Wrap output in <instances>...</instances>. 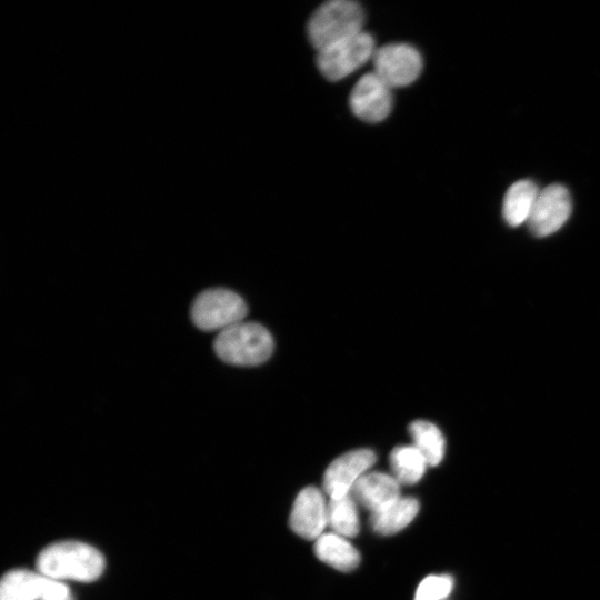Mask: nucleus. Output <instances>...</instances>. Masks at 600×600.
I'll return each instance as SVG.
<instances>
[{
  "mask_svg": "<svg viewBox=\"0 0 600 600\" xmlns=\"http://www.w3.org/2000/svg\"><path fill=\"white\" fill-rule=\"evenodd\" d=\"M37 569L54 580L91 582L104 569L103 556L94 547L80 541H60L46 547L37 558Z\"/></svg>",
  "mask_w": 600,
  "mask_h": 600,
  "instance_id": "f257e3e1",
  "label": "nucleus"
},
{
  "mask_svg": "<svg viewBox=\"0 0 600 600\" xmlns=\"http://www.w3.org/2000/svg\"><path fill=\"white\" fill-rule=\"evenodd\" d=\"M364 12L351 0H331L322 3L310 17L307 33L311 44L322 50L336 42L362 32Z\"/></svg>",
  "mask_w": 600,
  "mask_h": 600,
  "instance_id": "f03ea898",
  "label": "nucleus"
},
{
  "mask_svg": "<svg viewBox=\"0 0 600 600\" xmlns=\"http://www.w3.org/2000/svg\"><path fill=\"white\" fill-rule=\"evenodd\" d=\"M217 356L236 366H257L272 353L270 332L256 322H238L220 331L213 342Z\"/></svg>",
  "mask_w": 600,
  "mask_h": 600,
  "instance_id": "7ed1b4c3",
  "label": "nucleus"
},
{
  "mask_svg": "<svg viewBox=\"0 0 600 600\" xmlns=\"http://www.w3.org/2000/svg\"><path fill=\"white\" fill-rule=\"evenodd\" d=\"M193 323L204 331H222L247 314L243 299L228 289H208L199 293L191 306Z\"/></svg>",
  "mask_w": 600,
  "mask_h": 600,
  "instance_id": "20e7f679",
  "label": "nucleus"
},
{
  "mask_svg": "<svg viewBox=\"0 0 600 600\" xmlns=\"http://www.w3.org/2000/svg\"><path fill=\"white\" fill-rule=\"evenodd\" d=\"M374 51L372 36L362 31L318 51L317 66L326 79L338 81L363 66Z\"/></svg>",
  "mask_w": 600,
  "mask_h": 600,
  "instance_id": "39448f33",
  "label": "nucleus"
},
{
  "mask_svg": "<svg viewBox=\"0 0 600 600\" xmlns=\"http://www.w3.org/2000/svg\"><path fill=\"white\" fill-rule=\"evenodd\" d=\"M374 73L389 87H406L419 77L422 57L407 43L386 44L377 49L372 57Z\"/></svg>",
  "mask_w": 600,
  "mask_h": 600,
  "instance_id": "423d86ee",
  "label": "nucleus"
},
{
  "mask_svg": "<svg viewBox=\"0 0 600 600\" xmlns=\"http://www.w3.org/2000/svg\"><path fill=\"white\" fill-rule=\"evenodd\" d=\"M571 209V197L564 186L559 183L547 186L539 191L527 221L530 231L537 237L554 233L569 219Z\"/></svg>",
  "mask_w": 600,
  "mask_h": 600,
  "instance_id": "0eeeda50",
  "label": "nucleus"
},
{
  "mask_svg": "<svg viewBox=\"0 0 600 600\" xmlns=\"http://www.w3.org/2000/svg\"><path fill=\"white\" fill-rule=\"evenodd\" d=\"M349 103L353 114L362 121L381 122L392 109L391 87L377 73L368 72L354 84Z\"/></svg>",
  "mask_w": 600,
  "mask_h": 600,
  "instance_id": "6e6552de",
  "label": "nucleus"
},
{
  "mask_svg": "<svg viewBox=\"0 0 600 600\" xmlns=\"http://www.w3.org/2000/svg\"><path fill=\"white\" fill-rule=\"evenodd\" d=\"M376 454L358 449L334 459L323 476V489L330 498L348 494L354 483L374 464Z\"/></svg>",
  "mask_w": 600,
  "mask_h": 600,
  "instance_id": "1a4fd4ad",
  "label": "nucleus"
},
{
  "mask_svg": "<svg viewBox=\"0 0 600 600\" xmlns=\"http://www.w3.org/2000/svg\"><path fill=\"white\" fill-rule=\"evenodd\" d=\"M328 502L316 487H307L297 496L289 518L293 532L307 540H317L328 526Z\"/></svg>",
  "mask_w": 600,
  "mask_h": 600,
  "instance_id": "9d476101",
  "label": "nucleus"
},
{
  "mask_svg": "<svg viewBox=\"0 0 600 600\" xmlns=\"http://www.w3.org/2000/svg\"><path fill=\"white\" fill-rule=\"evenodd\" d=\"M357 504L371 513L400 498V483L384 472L373 471L363 474L349 492Z\"/></svg>",
  "mask_w": 600,
  "mask_h": 600,
  "instance_id": "9b49d317",
  "label": "nucleus"
},
{
  "mask_svg": "<svg viewBox=\"0 0 600 600\" xmlns=\"http://www.w3.org/2000/svg\"><path fill=\"white\" fill-rule=\"evenodd\" d=\"M317 558L339 571H351L360 562L358 550L347 538L333 533H322L314 542Z\"/></svg>",
  "mask_w": 600,
  "mask_h": 600,
  "instance_id": "f8f14e48",
  "label": "nucleus"
},
{
  "mask_svg": "<svg viewBox=\"0 0 600 600\" xmlns=\"http://www.w3.org/2000/svg\"><path fill=\"white\" fill-rule=\"evenodd\" d=\"M419 502L412 497H400L370 516V526L379 534H394L417 516Z\"/></svg>",
  "mask_w": 600,
  "mask_h": 600,
  "instance_id": "ddd939ff",
  "label": "nucleus"
},
{
  "mask_svg": "<svg viewBox=\"0 0 600 600\" xmlns=\"http://www.w3.org/2000/svg\"><path fill=\"white\" fill-rule=\"evenodd\" d=\"M48 577L23 569L6 573L0 583V600H41Z\"/></svg>",
  "mask_w": 600,
  "mask_h": 600,
  "instance_id": "4468645a",
  "label": "nucleus"
},
{
  "mask_svg": "<svg viewBox=\"0 0 600 600\" xmlns=\"http://www.w3.org/2000/svg\"><path fill=\"white\" fill-rule=\"evenodd\" d=\"M537 184L529 179L518 180L506 192L502 216L511 227L527 222L539 194Z\"/></svg>",
  "mask_w": 600,
  "mask_h": 600,
  "instance_id": "2eb2a0df",
  "label": "nucleus"
},
{
  "mask_svg": "<svg viewBox=\"0 0 600 600\" xmlns=\"http://www.w3.org/2000/svg\"><path fill=\"white\" fill-rule=\"evenodd\" d=\"M392 477L400 484L417 483L423 476L428 463L413 444L396 447L389 457Z\"/></svg>",
  "mask_w": 600,
  "mask_h": 600,
  "instance_id": "dca6fc26",
  "label": "nucleus"
},
{
  "mask_svg": "<svg viewBox=\"0 0 600 600\" xmlns=\"http://www.w3.org/2000/svg\"><path fill=\"white\" fill-rule=\"evenodd\" d=\"M357 502L350 493L330 498L327 508V523L331 532L344 538H352L359 533L360 521Z\"/></svg>",
  "mask_w": 600,
  "mask_h": 600,
  "instance_id": "f3484780",
  "label": "nucleus"
},
{
  "mask_svg": "<svg viewBox=\"0 0 600 600\" xmlns=\"http://www.w3.org/2000/svg\"><path fill=\"white\" fill-rule=\"evenodd\" d=\"M412 444L424 457L428 466L439 464L444 456V438L439 428L426 420H416L409 424Z\"/></svg>",
  "mask_w": 600,
  "mask_h": 600,
  "instance_id": "a211bd4d",
  "label": "nucleus"
},
{
  "mask_svg": "<svg viewBox=\"0 0 600 600\" xmlns=\"http://www.w3.org/2000/svg\"><path fill=\"white\" fill-rule=\"evenodd\" d=\"M453 588L450 576H428L417 588L414 600H442L449 596Z\"/></svg>",
  "mask_w": 600,
  "mask_h": 600,
  "instance_id": "6ab92c4d",
  "label": "nucleus"
},
{
  "mask_svg": "<svg viewBox=\"0 0 600 600\" xmlns=\"http://www.w3.org/2000/svg\"><path fill=\"white\" fill-rule=\"evenodd\" d=\"M41 600H73L69 588L59 580L50 579Z\"/></svg>",
  "mask_w": 600,
  "mask_h": 600,
  "instance_id": "aec40b11",
  "label": "nucleus"
}]
</instances>
